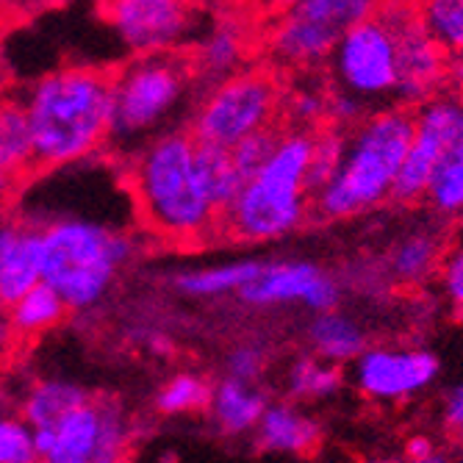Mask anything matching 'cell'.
I'll use <instances>...</instances> for the list:
<instances>
[{
	"instance_id": "6da1fadb",
	"label": "cell",
	"mask_w": 463,
	"mask_h": 463,
	"mask_svg": "<svg viewBox=\"0 0 463 463\" xmlns=\"http://www.w3.org/2000/svg\"><path fill=\"white\" fill-rule=\"evenodd\" d=\"M137 228L158 244L203 247L222 241V212L205 189L197 139L166 128L122 161Z\"/></svg>"
},
{
	"instance_id": "7a4b0ae2",
	"label": "cell",
	"mask_w": 463,
	"mask_h": 463,
	"mask_svg": "<svg viewBox=\"0 0 463 463\" xmlns=\"http://www.w3.org/2000/svg\"><path fill=\"white\" fill-rule=\"evenodd\" d=\"M114 72L100 67H61L33 80L20 98L31 131L33 170L90 161L109 145Z\"/></svg>"
},
{
	"instance_id": "3957f363",
	"label": "cell",
	"mask_w": 463,
	"mask_h": 463,
	"mask_svg": "<svg viewBox=\"0 0 463 463\" xmlns=\"http://www.w3.org/2000/svg\"><path fill=\"white\" fill-rule=\"evenodd\" d=\"M33 222L42 228V280L59 291L70 311L100 306L119 272L137 259V225L78 212L36 217Z\"/></svg>"
},
{
	"instance_id": "277c9868",
	"label": "cell",
	"mask_w": 463,
	"mask_h": 463,
	"mask_svg": "<svg viewBox=\"0 0 463 463\" xmlns=\"http://www.w3.org/2000/svg\"><path fill=\"white\" fill-rule=\"evenodd\" d=\"M308 128L278 131L264 164L252 173L222 212V239L261 244L300 231L311 212Z\"/></svg>"
},
{
	"instance_id": "5b68a950",
	"label": "cell",
	"mask_w": 463,
	"mask_h": 463,
	"mask_svg": "<svg viewBox=\"0 0 463 463\" xmlns=\"http://www.w3.org/2000/svg\"><path fill=\"white\" fill-rule=\"evenodd\" d=\"M413 137V114L383 109L355 122L335 173L311 194L319 220H353L392 197Z\"/></svg>"
},
{
	"instance_id": "8992f818",
	"label": "cell",
	"mask_w": 463,
	"mask_h": 463,
	"mask_svg": "<svg viewBox=\"0 0 463 463\" xmlns=\"http://www.w3.org/2000/svg\"><path fill=\"white\" fill-rule=\"evenodd\" d=\"M197 92L189 59L181 53L134 56L114 72L111 80V125L106 150L114 158H128L145 142L166 128Z\"/></svg>"
},
{
	"instance_id": "52a82bcc",
	"label": "cell",
	"mask_w": 463,
	"mask_h": 463,
	"mask_svg": "<svg viewBox=\"0 0 463 463\" xmlns=\"http://www.w3.org/2000/svg\"><path fill=\"white\" fill-rule=\"evenodd\" d=\"M283 98L272 75L261 70H239L200 92L189 131L197 142L231 147L239 139L272 128Z\"/></svg>"
},
{
	"instance_id": "ba28073f",
	"label": "cell",
	"mask_w": 463,
	"mask_h": 463,
	"mask_svg": "<svg viewBox=\"0 0 463 463\" xmlns=\"http://www.w3.org/2000/svg\"><path fill=\"white\" fill-rule=\"evenodd\" d=\"M137 428L114 400L87 397L53 425L33 430L42 463H117L131 455Z\"/></svg>"
},
{
	"instance_id": "9c48e42d",
	"label": "cell",
	"mask_w": 463,
	"mask_h": 463,
	"mask_svg": "<svg viewBox=\"0 0 463 463\" xmlns=\"http://www.w3.org/2000/svg\"><path fill=\"white\" fill-rule=\"evenodd\" d=\"M377 6L381 0H298L269 28V59L288 70L317 67L327 61L335 42L353 25L372 17Z\"/></svg>"
},
{
	"instance_id": "30bf717a",
	"label": "cell",
	"mask_w": 463,
	"mask_h": 463,
	"mask_svg": "<svg viewBox=\"0 0 463 463\" xmlns=\"http://www.w3.org/2000/svg\"><path fill=\"white\" fill-rule=\"evenodd\" d=\"M335 90L361 106L383 103L397 92V36L392 25L372 14L353 25L327 56Z\"/></svg>"
},
{
	"instance_id": "8fae6325",
	"label": "cell",
	"mask_w": 463,
	"mask_h": 463,
	"mask_svg": "<svg viewBox=\"0 0 463 463\" xmlns=\"http://www.w3.org/2000/svg\"><path fill=\"white\" fill-rule=\"evenodd\" d=\"M103 14L131 56L181 53L197 33L192 0H103Z\"/></svg>"
},
{
	"instance_id": "7c38bea8",
	"label": "cell",
	"mask_w": 463,
	"mask_h": 463,
	"mask_svg": "<svg viewBox=\"0 0 463 463\" xmlns=\"http://www.w3.org/2000/svg\"><path fill=\"white\" fill-rule=\"evenodd\" d=\"M460 131H463L460 98L433 95L430 100L419 103V111L413 114V137L397 173L392 200L402 205L422 203L441 156L447 153V147L455 142Z\"/></svg>"
},
{
	"instance_id": "4fadbf2b",
	"label": "cell",
	"mask_w": 463,
	"mask_h": 463,
	"mask_svg": "<svg viewBox=\"0 0 463 463\" xmlns=\"http://www.w3.org/2000/svg\"><path fill=\"white\" fill-rule=\"evenodd\" d=\"M397 36V92L402 103H425L444 87V56L439 42L425 31L419 9L405 0H381L377 6Z\"/></svg>"
},
{
	"instance_id": "5bb4252c",
	"label": "cell",
	"mask_w": 463,
	"mask_h": 463,
	"mask_svg": "<svg viewBox=\"0 0 463 463\" xmlns=\"http://www.w3.org/2000/svg\"><path fill=\"white\" fill-rule=\"evenodd\" d=\"M236 298L252 308L303 306L317 314L342 303V283L314 261H259Z\"/></svg>"
},
{
	"instance_id": "9a60e30c",
	"label": "cell",
	"mask_w": 463,
	"mask_h": 463,
	"mask_svg": "<svg viewBox=\"0 0 463 463\" xmlns=\"http://www.w3.org/2000/svg\"><path fill=\"white\" fill-rule=\"evenodd\" d=\"M353 364V383L372 402H405L428 392L439 377V358L416 347H366Z\"/></svg>"
},
{
	"instance_id": "2e32d148",
	"label": "cell",
	"mask_w": 463,
	"mask_h": 463,
	"mask_svg": "<svg viewBox=\"0 0 463 463\" xmlns=\"http://www.w3.org/2000/svg\"><path fill=\"white\" fill-rule=\"evenodd\" d=\"M42 280V228L25 214L0 217V308Z\"/></svg>"
},
{
	"instance_id": "e0dca14e",
	"label": "cell",
	"mask_w": 463,
	"mask_h": 463,
	"mask_svg": "<svg viewBox=\"0 0 463 463\" xmlns=\"http://www.w3.org/2000/svg\"><path fill=\"white\" fill-rule=\"evenodd\" d=\"M252 433H256V441L264 452L291 455V458L311 455L322 436L317 419H311L298 405H286V402H272V405L267 402Z\"/></svg>"
},
{
	"instance_id": "ac0fdd59",
	"label": "cell",
	"mask_w": 463,
	"mask_h": 463,
	"mask_svg": "<svg viewBox=\"0 0 463 463\" xmlns=\"http://www.w3.org/2000/svg\"><path fill=\"white\" fill-rule=\"evenodd\" d=\"M247 56V42L239 25H217L212 28L205 36H200L197 48L189 59L192 75H194V87L197 95L208 87H214L217 80L233 75L241 70Z\"/></svg>"
},
{
	"instance_id": "d6986e66",
	"label": "cell",
	"mask_w": 463,
	"mask_h": 463,
	"mask_svg": "<svg viewBox=\"0 0 463 463\" xmlns=\"http://www.w3.org/2000/svg\"><path fill=\"white\" fill-rule=\"evenodd\" d=\"M444 259V236L439 228L422 225L400 236L386 259L389 278L402 286H422L428 283Z\"/></svg>"
},
{
	"instance_id": "ffe728a7",
	"label": "cell",
	"mask_w": 463,
	"mask_h": 463,
	"mask_svg": "<svg viewBox=\"0 0 463 463\" xmlns=\"http://www.w3.org/2000/svg\"><path fill=\"white\" fill-rule=\"evenodd\" d=\"M208 413L214 419V428L228 436H247L252 433V428L259 425V419L267 408V397L259 392L256 383L247 381H236V377H228L220 381L212 389V397H208Z\"/></svg>"
},
{
	"instance_id": "44dd1931",
	"label": "cell",
	"mask_w": 463,
	"mask_h": 463,
	"mask_svg": "<svg viewBox=\"0 0 463 463\" xmlns=\"http://www.w3.org/2000/svg\"><path fill=\"white\" fill-rule=\"evenodd\" d=\"M308 345L314 355L342 366L366 350V330L358 319H353L335 306L314 314V319L308 322Z\"/></svg>"
},
{
	"instance_id": "7402d4cb",
	"label": "cell",
	"mask_w": 463,
	"mask_h": 463,
	"mask_svg": "<svg viewBox=\"0 0 463 463\" xmlns=\"http://www.w3.org/2000/svg\"><path fill=\"white\" fill-rule=\"evenodd\" d=\"M0 166L17 186L36 175L28 119L17 98H0Z\"/></svg>"
},
{
	"instance_id": "603a6c76",
	"label": "cell",
	"mask_w": 463,
	"mask_h": 463,
	"mask_svg": "<svg viewBox=\"0 0 463 463\" xmlns=\"http://www.w3.org/2000/svg\"><path fill=\"white\" fill-rule=\"evenodd\" d=\"M256 269H259V261H252V259L194 267V269H184L175 275V288L184 298H194V300L236 298L239 288L256 275Z\"/></svg>"
},
{
	"instance_id": "cb8c5ba5",
	"label": "cell",
	"mask_w": 463,
	"mask_h": 463,
	"mask_svg": "<svg viewBox=\"0 0 463 463\" xmlns=\"http://www.w3.org/2000/svg\"><path fill=\"white\" fill-rule=\"evenodd\" d=\"M70 308L67 303L59 298V291L53 286H48L45 280H39L36 286H31L23 298H17L9 306V325L17 335H25V339H33V335H42L53 330L56 325H61L67 319Z\"/></svg>"
},
{
	"instance_id": "d4e9b609",
	"label": "cell",
	"mask_w": 463,
	"mask_h": 463,
	"mask_svg": "<svg viewBox=\"0 0 463 463\" xmlns=\"http://www.w3.org/2000/svg\"><path fill=\"white\" fill-rule=\"evenodd\" d=\"M87 397L90 392L72 381H64V377H45V381H36L28 389L20 405V416L33 430H39V428L53 425L59 416H64L70 408H75Z\"/></svg>"
},
{
	"instance_id": "484cf974",
	"label": "cell",
	"mask_w": 463,
	"mask_h": 463,
	"mask_svg": "<svg viewBox=\"0 0 463 463\" xmlns=\"http://www.w3.org/2000/svg\"><path fill=\"white\" fill-rule=\"evenodd\" d=\"M345 386V372L339 364L319 355H303L286 372V389L298 402H317L339 394Z\"/></svg>"
},
{
	"instance_id": "4316f807",
	"label": "cell",
	"mask_w": 463,
	"mask_h": 463,
	"mask_svg": "<svg viewBox=\"0 0 463 463\" xmlns=\"http://www.w3.org/2000/svg\"><path fill=\"white\" fill-rule=\"evenodd\" d=\"M425 200L433 212L444 217H455L458 212H463V131L441 156Z\"/></svg>"
},
{
	"instance_id": "83f0119b",
	"label": "cell",
	"mask_w": 463,
	"mask_h": 463,
	"mask_svg": "<svg viewBox=\"0 0 463 463\" xmlns=\"http://www.w3.org/2000/svg\"><path fill=\"white\" fill-rule=\"evenodd\" d=\"M197 161H200V173H203L208 194H212L220 212H225L244 184V175L239 173L231 150L222 145L197 142Z\"/></svg>"
},
{
	"instance_id": "f1b7e54d",
	"label": "cell",
	"mask_w": 463,
	"mask_h": 463,
	"mask_svg": "<svg viewBox=\"0 0 463 463\" xmlns=\"http://www.w3.org/2000/svg\"><path fill=\"white\" fill-rule=\"evenodd\" d=\"M416 9L441 51H463V0H419Z\"/></svg>"
},
{
	"instance_id": "f546056e",
	"label": "cell",
	"mask_w": 463,
	"mask_h": 463,
	"mask_svg": "<svg viewBox=\"0 0 463 463\" xmlns=\"http://www.w3.org/2000/svg\"><path fill=\"white\" fill-rule=\"evenodd\" d=\"M208 397H212V386L200 374L181 372L158 389L156 408L164 416H181V413L203 411L208 405Z\"/></svg>"
},
{
	"instance_id": "4dcf8cb0",
	"label": "cell",
	"mask_w": 463,
	"mask_h": 463,
	"mask_svg": "<svg viewBox=\"0 0 463 463\" xmlns=\"http://www.w3.org/2000/svg\"><path fill=\"white\" fill-rule=\"evenodd\" d=\"M33 428L20 413L0 411V463H33Z\"/></svg>"
},
{
	"instance_id": "1f68e13d",
	"label": "cell",
	"mask_w": 463,
	"mask_h": 463,
	"mask_svg": "<svg viewBox=\"0 0 463 463\" xmlns=\"http://www.w3.org/2000/svg\"><path fill=\"white\" fill-rule=\"evenodd\" d=\"M345 142H347V137L339 128L314 134L311 161H308V186H311V194L335 173V166H339L342 153H345Z\"/></svg>"
},
{
	"instance_id": "d6a6232c",
	"label": "cell",
	"mask_w": 463,
	"mask_h": 463,
	"mask_svg": "<svg viewBox=\"0 0 463 463\" xmlns=\"http://www.w3.org/2000/svg\"><path fill=\"white\" fill-rule=\"evenodd\" d=\"M225 364H228V377L256 383L259 377L264 374V369H267V350L261 345L244 342V345H239V347H233L228 353Z\"/></svg>"
},
{
	"instance_id": "836d02e7",
	"label": "cell",
	"mask_w": 463,
	"mask_h": 463,
	"mask_svg": "<svg viewBox=\"0 0 463 463\" xmlns=\"http://www.w3.org/2000/svg\"><path fill=\"white\" fill-rule=\"evenodd\" d=\"M439 280H441L449 308L455 314H463V244L444 252L441 267H439Z\"/></svg>"
},
{
	"instance_id": "e575fe53",
	"label": "cell",
	"mask_w": 463,
	"mask_h": 463,
	"mask_svg": "<svg viewBox=\"0 0 463 463\" xmlns=\"http://www.w3.org/2000/svg\"><path fill=\"white\" fill-rule=\"evenodd\" d=\"M444 87L463 100V51H449L444 56Z\"/></svg>"
},
{
	"instance_id": "d590c367",
	"label": "cell",
	"mask_w": 463,
	"mask_h": 463,
	"mask_svg": "<svg viewBox=\"0 0 463 463\" xmlns=\"http://www.w3.org/2000/svg\"><path fill=\"white\" fill-rule=\"evenodd\" d=\"M441 416H444V425H447L452 433L463 428V383H460V386H455V389L447 394Z\"/></svg>"
},
{
	"instance_id": "8d00e7d4",
	"label": "cell",
	"mask_w": 463,
	"mask_h": 463,
	"mask_svg": "<svg viewBox=\"0 0 463 463\" xmlns=\"http://www.w3.org/2000/svg\"><path fill=\"white\" fill-rule=\"evenodd\" d=\"M53 0H0V14H6V20H23L28 17L31 12H39L45 9Z\"/></svg>"
},
{
	"instance_id": "74e56055",
	"label": "cell",
	"mask_w": 463,
	"mask_h": 463,
	"mask_svg": "<svg viewBox=\"0 0 463 463\" xmlns=\"http://www.w3.org/2000/svg\"><path fill=\"white\" fill-rule=\"evenodd\" d=\"M405 455L411 460H419V463H428V460H439L441 455L436 452V441L430 436H413L408 444H405Z\"/></svg>"
},
{
	"instance_id": "f35d334b",
	"label": "cell",
	"mask_w": 463,
	"mask_h": 463,
	"mask_svg": "<svg viewBox=\"0 0 463 463\" xmlns=\"http://www.w3.org/2000/svg\"><path fill=\"white\" fill-rule=\"evenodd\" d=\"M250 6H256V9H261V12H269V14H280V12H286L288 6H294L298 0H247Z\"/></svg>"
},
{
	"instance_id": "ab89813d",
	"label": "cell",
	"mask_w": 463,
	"mask_h": 463,
	"mask_svg": "<svg viewBox=\"0 0 463 463\" xmlns=\"http://www.w3.org/2000/svg\"><path fill=\"white\" fill-rule=\"evenodd\" d=\"M14 189H17V184L9 178V173L4 170V166H0V194L6 197V194H9V192H14Z\"/></svg>"
},
{
	"instance_id": "60d3db41",
	"label": "cell",
	"mask_w": 463,
	"mask_h": 463,
	"mask_svg": "<svg viewBox=\"0 0 463 463\" xmlns=\"http://www.w3.org/2000/svg\"><path fill=\"white\" fill-rule=\"evenodd\" d=\"M455 449H458V455L463 458V428L455 430Z\"/></svg>"
},
{
	"instance_id": "b9f144b4",
	"label": "cell",
	"mask_w": 463,
	"mask_h": 463,
	"mask_svg": "<svg viewBox=\"0 0 463 463\" xmlns=\"http://www.w3.org/2000/svg\"><path fill=\"white\" fill-rule=\"evenodd\" d=\"M4 214H6V197L0 194V217H4Z\"/></svg>"
},
{
	"instance_id": "7bdbcfd3",
	"label": "cell",
	"mask_w": 463,
	"mask_h": 463,
	"mask_svg": "<svg viewBox=\"0 0 463 463\" xmlns=\"http://www.w3.org/2000/svg\"><path fill=\"white\" fill-rule=\"evenodd\" d=\"M6 23H9V20H6V14H0V33H4V28H6Z\"/></svg>"
},
{
	"instance_id": "ee69618b",
	"label": "cell",
	"mask_w": 463,
	"mask_h": 463,
	"mask_svg": "<svg viewBox=\"0 0 463 463\" xmlns=\"http://www.w3.org/2000/svg\"><path fill=\"white\" fill-rule=\"evenodd\" d=\"M455 217H458V225H460V231H463V212H458Z\"/></svg>"
}]
</instances>
